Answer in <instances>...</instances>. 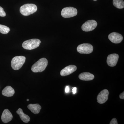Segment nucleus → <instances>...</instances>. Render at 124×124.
Listing matches in <instances>:
<instances>
[{"mask_svg":"<svg viewBox=\"0 0 124 124\" xmlns=\"http://www.w3.org/2000/svg\"><path fill=\"white\" fill-rule=\"evenodd\" d=\"M48 64V60L45 58H42L32 66L31 70L35 73L42 72L46 68Z\"/></svg>","mask_w":124,"mask_h":124,"instance_id":"f257e3e1","label":"nucleus"},{"mask_svg":"<svg viewBox=\"0 0 124 124\" xmlns=\"http://www.w3.org/2000/svg\"><path fill=\"white\" fill-rule=\"evenodd\" d=\"M37 10L36 5L34 4H26L22 6L20 8V13L23 15L28 16L35 13Z\"/></svg>","mask_w":124,"mask_h":124,"instance_id":"f03ea898","label":"nucleus"},{"mask_svg":"<svg viewBox=\"0 0 124 124\" xmlns=\"http://www.w3.org/2000/svg\"><path fill=\"white\" fill-rule=\"evenodd\" d=\"M26 58L23 56H16L12 59L11 66L15 70H19L25 63Z\"/></svg>","mask_w":124,"mask_h":124,"instance_id":"7ed1b4c3","label":"nucleus"},{"mask_svg":"<svg viewBox=\"0 0 124 124\" xmlns=\"http://www.w3.org/2000/svg\"><path fill=\"white\" fill-rule=\"evenodd\" d=\"M40 43V40L38 39H31L23 42L22 46L24 49L31 50L38 48Z\"/></svg>","mask_w":124,"mask_h":124,"instance_id":"20e7f679","label":"nucleus"},{"mask_svg":"<svg viewBox=\"0 0 124 124\" xmlns=\"http://www.w3.org/2000/svg\"><path fill=\"white\" fill-rule=\"evenodd\" d=\"M77 9L73 7H66L62 10L61 15L64 18L72 17L77 14Z\"/></svg>","mask_w":124,"mask_h":124,"instance_id":"39448f33","label":"nucleus"},{"mask_svg":"<svg viewBox=\"0 0 124 124\" xmlns=\"http://www.w3.org/2000/svg\"><path fill=\"white\" fill-rule=\"evenodd\" d=\"M78 52L81 54H89L93 51V48L92 45L88 43L81 44L78 46L77 49Z\"/></svg>","mask_w":124,"mask_h":124,"instance_id":"423d86ee","label":"nucleus"},{"mask_svg":"<svg viewBox=\"0 0 124 124\" xmlns=\"http://www.w3.org/2000/svg\"><path fill=\"white\" fill-rule=\"evenodd\" d=\"M97 26V23L95 20H89L82 24L81 28L85 32L90 31L95 29Z\"/></svg>","mask_w":124,"mask_h":124,"instance_id":"0eeeda50","label":"nucleus"},{"mask_svg":"<svg viewBox=\"0 0 124 124\" xmlns=\"http://www.w3.org/2000/svg\"><path fill=\"white\" fill-rule=\"evenodd\" d=\"M109 91L107 89L102 90L99 94L97 97L98 103L100 104H103L107 101L108 99Z\"/></svg>","mask_w":124,"mask_h":124,"instance_id":"6e6552de","label":"nucleus"},{"mask_svg":"<svg viewBox=\"0 0 124 124\" xmlns=\"http://www.w3.org/2000/svg\"><path fill=\"white\" fill-rule=\"evenodd\" d=\"M119 56L116 54H110L107 58V62L109 66H115L117 64Z\"/></svg>","mask_w":124,"mask_h":124,"instance_id":"1a4fd4ad","label":"nucleus"},{"mask_svg":"<svg viewBox=\"0 0 124 124\" xmlns=\"http://www.w3.org/2000/svg\"><path fill=\"white\" fill-rule=\"evenodd\" d=\"M109 39L115 44L120 43L123 40V37L122 35L116 32H112L108 36Z\"/></svg>","mask_w":124,"mask_h":124,"instance_id":"9d476101","label":"nucleus"},{"mask_svg":"<svg viewBox=\"0 0 124 124\" xmlns=\"http://www.w3.org/2000/svg\"><path fill=\"white\" fill-rule=\"evenodd\" d=\"M77 69V68L75 65H69L62 69L60 71V75L62 76L68 75L75 71Z\"/></svg>","mask_w":124,"mask_h":124,"instance_id":"9b49d317","label":"nucleus"},{"mask_svg":"<svg viewBox=\"0 0 124 124\" xmlns=\"http://www.w3.org/2000/svg\"><path fill=\"white\" fill-rule=\"evenodd\" d=\"M13 118L12 113L8 109H5L1 116V119L2 122L5 123H8L11 121Z\"/></svg>","mask_w":124,"mask_h":124,"instance_id":"f8f14e48","label":"nucleus"},{"mask_svg":"<svg viewBox=\"0 0 124 124\" xmlns=\"http://www.w3.org/2000/svg\"><path fill=\"white\" fill-rule=\"evenodd\" d=\"M79 77L80 79L82 80L88 81L93 79L94 76L89 72H83L80 74Z\"/></svg>","mask_w":124,"mask_h":124,"instance_id":"ddd939ff","label":"nucleus"},{"mask_svg":"<svg viewBox=\"0 0 124 124\" xmlns=\"http://www.w3.org/2000/svg\"><path fill=\"white\" fill-rule=\"evenodd\" d=\"M2 95L7 97H11L13 96L15 93V90L11 86H6L2 92Z\"/></svg>","mask_w":124,"mask_h":124,"instance_id":"4468645a","label":"nucleus"},{"mask_svg":"<svg viewBox=\"0 0 124 124\" xmlns=\"http://www.w3.org/2000/svg\"><path fill=\"white\" fill-rule=\"evenodd\" d=\"M28 108L32 113L35 114H37L39 113L41 107L38 104H30L28 106Z\"/></svg>","mask_w":124,"mask_h":124,"instance_id":"2eb2a0df","label":"nucleus"},{"mask_svg":"<svg viewBox=\"0 0 124 124\" xmlns=\"http://www.w3.org/2000/svg\"><path fill=\"white\" fill-rule=\"evenodd\" d=\"M20 116L21 119L25 123H28L30 121V118L28 116L24 114L22 108H19L16 112Z\"/></svg>","mask_w":124,"mask_h":124,"instance_id":"dca6fc26","label":"nucleus"},{"mask_svg":"<svg viewBox=\"0 0 124 124\" xmlns=\"http://www.w3.org/2000/svg\"><path fill=\"white\" fill-rule=\"evenodd\" d=\"M113 5L117 8L121 9L124 7V2L123 0H113Z\"/></svg>","mask_w":124,"mask_h":124,"instance_id":"f3484780","label":"nucleus"},{"mask_svg":"<svg viewBox=\"0 0 124 124\" xmlns=\"http://www.w3.org/2000/svg\"><path fill=\"white\" fill-rule=\"evenodd\" d=\"M10 29L8 27L0 24V32L2 34H7L9 32Z\"/></svg>","mask_w":124,"mask_h":124,"instance_id":"a211bd4d","label":"nucleus"},{"mask_svg":"<svg viewBox=\"0 0 124 124\" xmlns=\"http://www.w3.org/2000/svg\"><path fill=\"white\" fill-rule=\"evenodd\" d=\"M6 15L5 12L4 11V9L2 7L0 6V16L2 17H4Z\"/></svg>","mask_w":124,"mask_h":124,"instance_id":"6ab92c4d","label":"nucleus"},{"mask_svg":"<svg viewBox=\"0 0 124 124\" xmlns=\"http://www.w3.org/2000/svg\"><path fill=\"white\" fill-rule=\"evenodd\" d=\"M110 124H117V119L116 118H113L111 120V122H110Z\"/></svg>","mask_w":124,"mask_h":124,"instance_id":"aec40b11","label":"nucleus"},{"mask_svg":"<svg viewBox=\"0 0 124 124\" xmlns=\"http://www.w3.org/2000/svg\"><path fill=\"white\" fill-rule=\"evenodd\" d=\"M120 98L121 99H124V92L123 91V92L119 95Z\"/></svg>","mask_w":124,"mask_h":124,"instance_id":"412c9836","label":"nucleus"},{"mask_svg":"<svg viewBox=\"0 0 124 124\" xmlns=\"http://www.w3.org/2000/svg\"><path fill=\"white\" fill-rule=\"evenodd\" d=\"M77 88L76 87H74L72 89V93L73 94H75L76 92Z\"/></svg>","mask_w":124,"mask_h":124,"instance_id":"4be33fe9","label":"nucleus"},{"mask_svg":"<svg viewBox=\"0 0 124 124\" xmlns=\"http://www.w3.org/2000/svg\"><path fill=\"white\" fill-rule=\"evenodd\" d=\"M69 86H67L66 87V89H65V92L66 93H68L69 91Z\"/></svg>","mask_w":124,"mask_h":124,"instance_id":"5701e85b","label":"nucleus"},{"mask_svg":"<svg viewBox=\"0 0 124 124\" xmlns=\"http://www.w3.org/2000/svg\"><path fill=\"white\" fill-rule=\"evenodd\" d=\"M27 101H29V99H27Z\"/></svg>","mask_w":124,"mask_h":124,"instance_id":"b1692460","label":"nucleus"},{"mask_svg":"<svg viewBox=\"0 0 124 124\" xmlns=\"http://www.w3.org/2000/svg\"><path fill=\"white\" fill-rule=\"evenodd\" d=\"M93 0L95 1H97V0Z\"/></svg>","mask_w":124,"mask_h":124,"instance_id":"393cba45","label":"nucleus"},{"mask_svg":"<svg viewBox=\"0 0 124 124\" xmlns=\"http://www.w3.org/2000/svg\"></svg>","mask_w":124,"mask_h":124,"instance_id":"a878e982","label":"nucleus"}]
</instances>
